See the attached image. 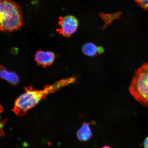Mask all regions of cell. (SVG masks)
I'll return each instance as SVG.
<instances>
[{"instance_id": "obj_1", "label": "cell", "mask_w": 148, "mask_h": 148, "mask_svg": "<svg viewBox=\"0 0 148 148\" xmlns=\"http://www.w3.org/2000/svg\"><path fill=\"white\" fill-rule=\"evenodd\" d=\"M64 86V82L61 80L53 85L46 86L41 90H35L31 86L27 87L25 88V92L15 102L13 110L18 116L25 115L28 111L36 106L48 94L53 93Z\"/></svg>"}, {"instance_id": "obj_2", "label": "cell", "mask_w": 148, "mask_h": 148, "mask_svg": "<svg viewBox=\"0 0 148 148\" xmlns=\"http://www.w3.org/2000/svg\"><path fill=\"white\" fill-rule=\"evenodd\" d=\"M23 24L21 8L12 0H0V32L20 30Z\"/></svg>"}, {"instance_id": "obj_3", "label": "cell", "mask_w": 148, "mask_h": 148, "mask_svg": "<svg viewBox=\"0 0 148 148\" xmlns=\"http://www.w3.org/2000/svg\"><path fill=\"white\" fill-rule=\"evenodd\" d=\"M129 91L136 100L148 107V63L143 64L135 71Z\"/></svg>"}, {"instance_id": "obj_4", "label": "cell", "mask_w": 148, "mask_h": 148, "mask_svg": "<svg viewBox=\"0 0 148 148\" xmlns=\"http://www.w3.org/2000/svg\"><path fill=\"white\" fill-rule=\"evenodd\" d=\"M58 23L60 28L56 31L62 36L69 37L76 32L79 26L78 20L75 16L68 15L60 16Z\"/></svg>"}, {"instance_id": "obj_5", "label": "cell", "mask_w": 148, "mask_h": 148, "mask_svg": "<svg viewBox=\"0 0 148 148\" xmlns=\"http://www.w3.org/2000/svg\"><path fill=\"white\" fill-rule=\"evenodd\" d=\"M55 55L52 52L39 50L35 55V60L39 65L43 67L51 65L54 62Z\"/></svg>"}, {"instance_id": "obj_6", "label": "cell", "mask_w": 148, "mask_h": 148, "mask_svg": "<svg viewBox=\"0 0 148 148\" xmlns=\"http://www.w3.org/2000/svg\"><path fill=\"white\" fill-rule=\"evenodd\" d=\"M90 125L89 123L83 122L81 127L77 131V138L79 141L86 142L92 137V134Z\"/></svg>"}, {"instance_id": "obj_7", "label": "cell", "mask_w": 148, "mask_h": 148, "mask_svg": "<svg viewBox=\"0 0 148 148\" xmlns=\"http://www.w3.org/2000/svg\"><path fill=\"white\" fill-rule=\"evenodd\" d=\"M0 77L12 85H16L19 82V78L16 73L8 71L2 66H0Z\"/></svg>"}, {"instance_id": "obj_8", "label": "cell", "mask_w": 148, "mask_h": 148, "mask_svg": "<svg viewBox=\"0 0 148 148\" xmlns=\"http://www.w3.org/2000/svg\"><path fill=\"white\" fill-rule=\"evenodd\" d=\"M83 53L88 56H93L98 53L102 52V47H97L95 44L91 42L85 44L82 48Z\"/></svg>"}, {"instance_id": "obj_9", "label": "cell", "mask_w": 148, "mask_h": 148, "mask_svg": "<svg viewBox=\"0 0 148 148\" xmlns=\"http://www.w3.org/2000/svg\"><path fill=\"white\" fill-rule=\"evenodd\" d=\"M122 14L121 12H119L113 14H105L101 12L99 14L100 17L105 22L103 29H105L108 26L112 25L114 20L120 18V16Z\"/></svg>"}, {"instance_id": "obj_10", "label": "cell", "mask_w": 148, "mask_h": 148, "mask_svg": "<svg viewBox=\"0 0 148 148\" xmlns=\"http://www.w3.org/2000/svg\"><path fill=\"white\" fill-rule=\"evenodd\" d=\"M139 6L146 10H148V0H134Z\"/></svg>"}, {"instance_id": "obj_11", "label": "cell", "mask_w": 148, "mask_h": 148, "mask_svg": "<svg viewBox=\"0 0 148 148\" xmlns=\"http://www.w3.org/2000/svg\"><path fill=\"white\" fill-rule=\"evenodd\" d=\"M143 145L144 148H148V136L144 140Z\"/></svg>"}, {"instance_id": "obj_12", "label": "cell", "mask_w": 148, "mask_h": 148, "mask_svg": "<svg viewBox=\"0 0 148 148\" xmlns=\"http://www.w3.org/2000/svg\"><path fill=\"white\" fill-rule=\"evenodd\" d=\"M3 107L0 105V114L3 112Z\"/></svg>"}, {"instance_id": "obj_13", "label": "cell", "mask_w": 148, "mask_h": 148, "mask_svg": "<svg viewBox=\"0 0 148 148\" xmlns=\"http://www.w3.org/2000/svg\"><path fill=\"white\" fill-rule=\"evenodd\" d=\"M101 148H112L110 146L108 145H106L103 146V147H102Z\"/></svg>"}]
</instances>
